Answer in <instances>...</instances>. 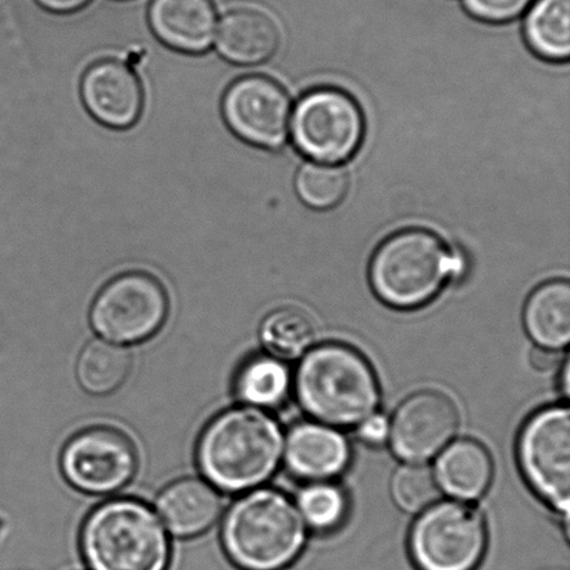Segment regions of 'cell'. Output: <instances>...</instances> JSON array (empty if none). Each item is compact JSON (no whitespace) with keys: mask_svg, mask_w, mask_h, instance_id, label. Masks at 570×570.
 Wrapping results in <instances>:
<instances>
[{"mask_svg":"<svg viewBox=\"0 0 570 570\" xmlns=\"http://www.w3.org/2000/svg\"><path fill=\"white\" fill-rule=\"evenodd\" d=\"M137 452L117 430L92 428L72 438L61 452V472L82 493L105 495L125 488L137 472Z\"/></svg>","mask_w":570,"mask_h":570,"instance_id":"obj_10","label":"cell"},{"mask_svg":"<svg viewBox=\"0 0 570 570\" xmlns=\"http://www.w3.org/2000/svg\"><path fill=\"white\" fill-rule=\"evenodd\" d=\"M528 333L540 346L562 350L570 338V285L554 281L534 291L524 309Z\"/></svg>","mask_w":570,"mask_h":570,"instance_id":"obj_19","label":"cell"},{"mask_svg":"<svg viewBox=\"0 0 570 570\" xmlns=\"http://www.w3.org/2000/svg\"><path fill=\"white\" fill-rule=\"evenodd\" d=\"M37 2L53 13H71L83 8L89 0H37Z\"/></svg>","mask_w":570,"mask_h":570,"instance_id":"obj_30","label":"cell"},{"mask_svg":"<svg viewBox=\"0 0 570 570\" xmlns=\"http://www.w3.org/2000/svg\"><path fill=\"white\" fill-rule=\"evenodd\" d=\"M161 521L177 538H195L215 524L222 513V497L204 480L183 479L167 485L156 500Z\"/></svg>","mask_w":570,"mask_h":570,"instance_id":"obj_16","label":"cell"},{"mask_svg":"<svg viewBox=\"0 0 570 570\" xmlns=\"http://www.w3.org/2000/svg\"><path fill=\"white\" fill-rule=\"evenodd\" d=\"M149 24L155 36L170 48L200 53L210 48L217 30L212 0H153Z\"/></svg>","mask_w":570,"mask_h":570,"instance_id":"obj_14","label":"cell"},{"mask_svg":"<svg viewBox=\"0 0 570 570\" xmlns=\"http://www.w3.org/2000/svg\"><path fill=\"white\" fill-rule=\"evenodd\" d=\"M350 180L344 169L330 164H306L296 177V191L311 208L330 209L343 203Z\"/></svg>","mask_w":570,"mask_h":570,"instance_id":"obj_24","label":"cell"},{"mask_svg":"<svg viewBox=\"0 0 570 570\" xmlns=\"http://www.w3.org/2000/svg\"><path fill=\"white\" fill-rule=\"evenodd\" d=\"M390 424L387 419L374 413L360 424V435L367 444H382L389 438Z\"/></svg>","mask_w":570,"mask_h":570,"instance_id":"obj_28","label":"cell"},{"mask_svg":"<svg viewBox=\"0 0 570 570\" xmlns=\"http://www.w3.org/2000/svg\"><path fill=\"white\" fill-rule=\"evenodd\" d=\"M284 438L276 419L254 406L220 413L200 435V472L216 490L239 493L258 488L276 472Z\"/></svg>","mask_w":570,"mask_h":570,"instance_id":"obj_1","label":"cell"},{"mask_svg":"<svg viewBox=\"0 0 570 570\" xmlns=\"http://www.w3.org/2000/svg\"><path fill=\"white\" fill-rule=\"evenodd\" d=\"M530 48L541 58L567 60L570 55V0H538L524 26Z\"/></svg>","mask_w":570,"mask_h":570,"instance_id":"obj_21","label":"cell"},{"mask_svg":"<svg viewBox=\"0 0 570 570\" xmlns=\"http://www.w3.org/2000/svg\"><path fill=\"white\" fill-rule=\"evenodd\" d=\"M131 356L119 344L94 340L78 355L76 374L83 391L92 395L115 393L126 382Z\"/></svg>","mask_w":570,"mask_h":570,"instance_id":"obj_20","label":"cell"},{"mask_svg":"<svg viewBox=\"0 0 570 570\" xmlns=\"http://www.w3.org/2000/svg\"><path fill=\"white\" fill-rule=\"evenodd\" d=\"M532 0H463L469 13L489 22L515 19L529 8Z\"/></svg>","mask_w":570,"mask_h":570,"instance_id":"obj_27","label":"cell"},{"mask_svg":"<svg viewBox=\"0 0 570 570\" xmlns=\"http://www.w3.org/2000/svg\"><path fill=\"white\" fill-rule=\"evenodd\" d=\"M281 30L266 11L239 8L223 17L217 32V48L236 65H259L281 47Z\"/></svg>","mask_w":570,"mask_h":570,"instance_id":"obj_17","label":"cell"},{"mask_svg":"<svg viewBox=\"0 0 570 570\" xmlns=\"http://www.w3.org/2000/svg\"><path fill=\"white\" fill-rule=\"evenodd\" d=\"M169 312L164 287L145 273H126L106 284L94 301L91 324L115 344H136L158 333Z\"/></svg>","mask_w":570,"mask_h":570,"instance_id":"obj_8","label":"cell"},{"mask_svg":"<svg viewBox=\"0 0 570 570\" xmlns=\"http://www.w3.org/2000/svg\"><path fill=\"white\" fill-rule=\"evenodd\" d=\"M560 355L556 350L546 348V346H538L530 354V363L535 371L541 373H549L560 365Z\"/></svg>","mask_w":570,"mask_h":570,"instance_id":"obj_29","label":"cell"},{"mask_svg":"<svg viewBox=\"0 0 570 570\" xmlns=\"http://www.w3.org/2000/svg\"><path fill=\"white\" fill-rule=\"evenodd\" d=\"M365 120L348 94L334 88L315 89L296 105L293 137L302 154L322 164H338L360 148Z\"/></svg>","mask_w":570,"mask_h":570,"instance_id":"obj_7","label":"cell"},{"mask_svg":"<svg viewBox=\"0 0 570 570\" xmlns=\"http://www.w3.org/2000/svg\"><path fill=\"white\" fill-rule=\"evenodd\" d=\"M81 551L91 570H166L170 541L144 502L116 499L99 505L83 523Z\"/></svg>","mask_w":570,"mask_h":570,"instance_id":"obj_4","label":"cell"},{"mask_svg":"<svg viewBox=\"0 0 570 570\" xmlns=\"http://www.w3.org/2000/svg\"><path fill=\"white\" fill-rule=\"evenodd\" d=\"M304 522L318 532L337 529L344 521L348 502L338 488L328 483H316L302 491L298 500Z\"/></svg>","mask_w":570,"mask_h":570,"instance_id":"obj_25","label":"cell"},{"mask_svg":"<svg viewBox=\"0 0 570 570\" xmlns=\"http://www.w3.org/2000/svg\"><path fill=\"white\" fill-rule=\"evenodd\" d=\"M222 543L238 568L283 569L305 544V522L298 508L281 491L254 490L226 513Z\"/></svg>","mask_w":570,"mask_h":570,"instance_id":"obj_3","label":"cell"},{"mask_svg":"<svg viewBox=\"0 0 570 570\" xmlns=\"http://www.w3.org/2000/svg\"><path fill=\"white\" fill-rule=\"evenodd\" d=\"M284 449L289 471L309 480L338 476L348 466L351 458L348 441L327 424H296Z\"/></svg>","mask_w":570,"mask_h":570,"instance_id":"obj_15","label":"cell"},{"mask_svg":"<svg viewBox=\"0 0 570 570\" xmlns=\"http://www.w3.org/2000/svg\"><path fill=\"white\" fill-rule=\"evenodd\" d=\"M259 334L273 356L294 360L309 348L316 337V326L309 313L287 306L269 313L261 324Z\"/></svg>","mask_w":570,"mask_h":570,"instance_id":"obj_23","label":"cell"},{"mask_svg":"<svg viewBox=\"0 0 570 570\" xmlns=\"http://www.w3.org/2000/svg\"><path fill=\"white\" fill-rule=\"evenodd\" d=\"M461 271V259L443 239L423 228H410L380 245L372 259L371 282L385 304L406 309L428 304Z\"/></svg>","mask_w":570,"mask_h":570,"instance_id":"obj_5","label":"cell"},{"mask_svg":"<svg viewBox=\"0 0 570 570\" xmlns=\"http://www.w3.org/2000/svg\"><path fill=\"white\" fill-rule=\"evenodd\" d=\"M519 462L541 499L568 517L570 502V413L551 406L535 413L523 428Z\"/></svg>","mask_w":570,"mask_h":570,"instance_id":"obj_9","label":"cell"},{"mask_svg":"<svg viewBox=\"0 0 570 570\" xmlns=\"http://www.w3.org/2000/svg\"><path fill=\"white\" fill-rule=\"evenodd\" d=\"M299 404L318 422L354 426L376 413V374L360 352L343 344H324L307 352L295 376Z\"/></svg>","mask_w":570,"mask_h":570,"instance_id":"obj_2","label":"cell"},{"mask_svg":"<svg viewBox=\"0 0 570 570\" xmlns=\"http://www.w3.org/2000/svg\"><path fill=\"white\" fill-rule=\"evenodd\" d=\"M460 413L439 391H422L402 402L390 424L389 438L396 456L421 463L438 455L454 439Z\"/></svg>","mask_w":570,"mask_h":570,"instance_id":"obj_12","label":"cell"},{"mask_svg":"<svg viewBox=\"0 0 570 570\" xmlns=\"http://www.w3.org/2000/svg\"><path fill=\"white\" fill-rule=\"evenodd\" d=\"M391 490L396 504L402 510L413 513L426 510L440 495L434 473L428 466L416 465V463L402 466L396 471Z\"/></svg>","mask_w":570,"mask_h":570,"instance_id":"obj_26","label":"cell"},{"mask_svg":"<svg viewBox=\"0 0 570 570\" xmlns=\"http://www.w3.org/2000/svg\"><path fill=\"white\" fill-rule=\"evenodd\" d=\"M488 528L466 502L430 505L413 524L410 550L419 570H474L482 562Z\"/></svg>","mask_w":570,"mask_h":570,"instance_id":"obj_6","label":"cell"},{"mask_svg":"<svg viewBox=\"0 0 570 570\" xmlns=\"http://www.w3.org/2000/svg\"><path fill=\"white\" fill-rule=\"evenodd\" d=\"M434 476L446 494L460 500H476L489 489L493 461L478 441H455L440 455Z\"/></svg>","mask_w":570,"mask_h":570,"instance_id":"obj_18","label":"cell"},{"mask_svg":"<svg viewBox=\"0 0 570 570\" xmlns=\"http://www.w3.org/2000/svg\"><path fill=\"white\" fill-rule=\"evenodd\" d=\"M289 384L288 367L278 357L256 356L239 368L236 391L248 406L266 410L283 404Z\"/></svg>","mask_w":570,"mask_h":570,"instance_id":"obj_22","label":"cell"},{"mask_svg":"<svg viewBox=\"0 0 570 570\" xmlns=\"http://www.w3.org/2000/svg\"><path fill=\"white\" fill-rule=\"evenodd\" d=\"M81 95L89 114L105 126L131 127L141 116V82L121 61L102 60L89 67L82 78Z\"/></svg>","mask_w":570,"mask_h":570,"instance_id":"obj_13","label":"cell"},{"mask_svg":"<svg viewBox=\"0 0 570 570\" xmlns=\"http://www.w3.org/2000/svg\"><path fill=\"white\" fill-rule=\"evenodd\" d=\"M223 115L244 141L278 148L288 134L291 104L281 83L262 76L244 77L227 89Z\"/></svg>","mask_w":570,"mask_h":570,"instance_id":"obj_11","label":"cell"}]
</instances>
